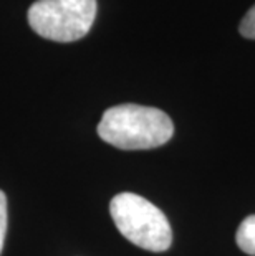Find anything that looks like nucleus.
<instances>
[{"instance_id":"obj_1","label":"nucleus","mask_w":255,"mask_h":256,"mask_svg":"<svg viewBox=\"0 0 255 256\" xmlns=\"http://www.w3.org/2000/svg\"><path fill=\"white\" fill-rule=\"evenodd\" d=\"M174 134V124L164 111L139 104H118L103 112L98 136L123 150L154 149Z\"/></svg>"},{"instance_id":"obj_2","label":"nucleus","mask_w":255,"mask_h":256,"mask_svg":"<svg viewBox=\"0 0 255 256\" xmlns=\"http://www.w3.org/2000/svg\"><path fill=\"white\" fill-rule=\"evenodd\" d=\"M110 214L119 233L148 252H166L172 243V230L166 215L144 197L123 192L113 197Z\"/></svg>"},{"instance_id":"obj_3","label":"nucleus","mask_w":255,"mask_h":256,"mask_svg":"<svg viewBox=\"0 0 255 256\" xmlns=\"http://www.w3.org/2000/svg\"><path fill=\"white\" fill-rule=\"evenodd\" d=\"M96 0H37L29 8V25L37 35L58 43L83 38L95 24Z\"/></svg>"},{"instance_id":"obj_4","label":"nucleus","mask_w":255,"mask_h":256,"mask_svg":"<svg viewBox=\"0 0 255 256\" xmlns=\"http://www.w3.org/2000/svg\"><path fill=\"white\" fill-rule=\"evenodd\" d=\"M237 246L243 253L255 256V215H248L237 228Z\"/></svg>"},{"instance_id":"obj_5","label":"nucleus","mask_w":255,"mask_h":256,"mask_svg":"<svg viewBox=\"0 0 255 256\" xmlns=\"http://www.w3.org/2000/svg\"><path fill=\"white\" fill-rule=\"evenodd\" d=\"M238 32H240L242 36L255 40V4L245 14V17L242 18L240 25H238Z\"/></svg>"},{"instance_id":"obj_6","label":"nucleus","mask_w":255,"mask_h":256,"mask_svg":"<svg viewBox=\"0 0 255 256\" xmlns=\"http://www.w3.org/2000/svg\"><path fill=\"white\" fill-rule=\"evenodd\" d=\"M7 197L0 190V253H2L4 242H5V233H7Z\"/></svg>"}]
</instances>
